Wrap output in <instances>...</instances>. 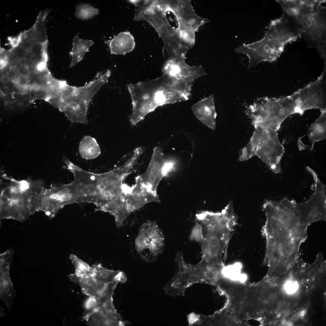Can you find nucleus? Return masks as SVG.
I'll return each instance as SVG.
<instances>
[{
	"label": "nucleus",
	"mask_w": 326,
	"mask_h": 326,
	"mask_svg": "<svg viewBox=\"0 0 326 326\" xmlns=\"http://www.w3.org/2000/svg\"><path fill=\"white\" fill-rule=\"evenodd\" d=\"M79 152L81 156L87 160L95 158L101 154V150L96 139L90 136L83 137L79 145Z\"/></svg>",
	"instance_id": "22"
},
{
	"label": "nucleus",
	"mask_w": 326,
	"mask_h": 326,
	"mask_svg": "<svg viewBox=\"0 0 326 326\" xmlns=\"http://www.w3.org/2000/svg\"><path fill=\"white\" fill-rule=\"evenodd\" d=\"M268 28L261 40L235 49L236 52L247 56L248 68L255 67L261 62L276 61L287 44L301 37V30L294 17L284 11L281 17L271 21Z\"/></svg>",
	"instance_id": "4"
},
{
	"label": "nucleus",
	"mask_w": 326,
	"mask_h": 326,
	"mask_svg": "<svg viewBox=\"0 0 326 326\" xmlns=\"http://www.w3.org/2000/svg\"><path fill=\"white\" fill-rule=\"evenodd\" d=\"M110 70L98 73L85 85H70L64 80L56 79L46 101L63 113L72 123L86 124L87 112L92 98L108 81Z\"/></svg>",
	"instance_id": "5"
},
{
	"label": "nucleus",
	"mask_w": 326,
	"mask_h": 326,
	"mask_svg": "<svg viewBox=\"0 0 326 326\" xmlns=\"http://www.w3.org/2000/svg\"><path fill=\"white\" fill-rule=\"evenodd\" d=\"M53 77L47 63L28 51L13 50L0 55V94L9 100H30L35 91L48 88Z\"/></svg>",
	"instance_id": "2"
},
{
	"label": "nucleus",
	"mask_w": 326,
	"mask_h": 326,
	"mask_svg": "<svg viewBox=\"0 0 326 326\" xmlns=\"http://www.w3.org/2000/svg\"><path fill=\"white\" fill-rule=\"evenodd\" d=\"M68 277L72 281L78 284L83 292L89 297L98 296L107 284L97 281L92 275L79 276L74 273L69 274Z\"/></svg>",
	"instance_id": "19"
},
{
	"label": "nucleus",
	"mask_w": 326,
	"mask_h": 326,
	"mask_svg": "<svg viewBox=\"0 0 326 326\" xmlns=\"http://www.w3.org/2000/svg\"><path fill=\"white\" fill-rule=\"evenodd\" d=\"M92 274L97 281L107 284L114 281L124 273L121 271H115L104 268L101 264H95L91 266Z\"/></svg>",
	"instance_id": "24"
},
{
	"label": "nucleus",
	"mask_w": 326,
	"mask_h": 326,
	"mask_svg": "<svg viewBox=\"0 0 326 326\" xmlns=\"http://www.w3.org/2000/svg\"><path fill=\"white\" fill-rule=\"evenodd\" d=\"M196 117L212 130L216 127V112L213 94L204 99L191 107Z\"/></svg>",
	"instance_id": "17"
},
{
	"label": "nucleus",
	"mask_w": 326,
	"mask_h": 326,
	"mask_svg": "<svg viewBox=\"0 0 326 326\" xmlns=\"http://www.w3.org/2000/svg\"><path fill=\"white\" fill-rule=\"evenodd\" d=\"M73 47L69 54L72 57L70 67L72 68L83 59L89 47L94 44L91 40L80 39L78 35L74 37Z\"/></svg>",
	"instance_id": "23"
},
{
	"label": "nucleus",
	"mask_w": 326,
	"mask_h": 326,
	"mask_svg": "<svg viewBox=\"0 0 326 326\" xmlns=\"http://www.w3.org/2000/svg\"><path fill=\"white\" fill-rule=\"evenodd\" d=\"M0 181V217L22 222L34 214L36 195L44 188L42 180L30 177L18 180L3 174Z\"/></svg>",
	"instance_id": "7"
},
{
	"label": "nucleus",
	"mask_w": 326,
	"mask_h": 326,
	"mask_svg": "<svg viewBox=\"0 0 326 326\" xmlns=\"http://www.w3.org/2000/svg\"><path fill=\"white\" fill-rule=\"evenodd\" d=\"M319 117L311 124L308 131L312 150L315 143L326 139V110L321 111Z\"/></svg>",
	"instance_id": "21"
},
{
	"label": "nucleus",
	"mask_w": 326,
	"mask_h": 326,
	"mask_svg": "<svg viewBox=\"0 0 326 326\" xmlns=\"http://www.w3.org/2000/svg\"><path fill=\"white\" fill-rule=\"evenodd\" d=\"M249 141L240 151L238 161L248 160L256 156L273 173L281 172L280 161L284 152L277 131L262 126H254Z\"/></svg>",
	"instance_id": "9"
},
{
	"label": "nucleus",
	"mask_w": 326,
	"mask_h": 326,
	"mask_svg": "<svg viewBox=\"0 0 326 326\" xmlns=\"http://www.w3.org/2000/svg\"><path fill=\"white\" fill-rule=\"evenodd\" d=\"M134 19L146 21L155 29L164 42L169 58L185 56L180 33L170 25L158 0L143 1L136 6Z\"/></svg>",
	"instance_id": "10"
},
{
	"label": "nucleus",
	"mask_w": 326,
	"mask_h": 326,
	"mask_svg": "<svg viewBox=\"0 0 326 326\" xmlns=\"http://www.w3.org/2000/svg\"><path fill=\"white\" fill-rule=\"evenodd\" d=\"M185 59H168L164 66V72L177 80L192 83L195 79L206 74L202 66H189Z\"/></svg>",
	"instance_id": "14"
},
{
	"label": "nucleus",
	"mask_w": 326,
	"mask_h": 326,
	"mask_svg": "<svg viewBox=\"0 0 326 326\" xmlns=\"http://www.w3.org/2000/svg\"><path fill=\"white\" fill-rule=\"evenodd\" d=\"M127 87L132 100L129 117L132 126L159 106L186 100L176 79L165 74L156 79L129 84Z\"/></svg>",
	"instance_id": "6"
},
{
	"label": "nucleus",
	"mask_w": 326,
	"mask_h": 326,
	"mask_svg": "<svg viewBox=\"0 0 326 326\" xmlns=\"http://www.w3.org/2000/svg\"><path fill=\"white\" fill-rule=\"evenodd\" d=\"M71 260L75 269V273L79 276H85L92 275L91 267L76 255L71 254L70 255Z\"/></svg>",
	"instance_id": "25"
},
{
	"label": "nucleus",
	"mask_w": 326,
	"mask_h": 326,
	"mask_svg": "<svg viewBox=\"0 0 326 326\" xmlns=\"http://www.w3.org/2000/svg\"><path fill=\"white\" fill-rule=\"evenodd\" d=\"M14 250L10 248L0 254V296L10 313L12 304L16 294L9 277L10 264L12 260Z\"/></svg>",
	"instance_id": "15"
},
{
	"label": "nucleus",
	"mask_w": 326,
	"mask_h": 326,
	"mask_svg": "<svg viewBox=\"0 0 326 326\" xmlns=\"http://www.w3.org/2000/svg\"><path fill=\"white\" fill-rule=\"evenodd\" d=\"M262 208L266 221L261 230L266 241L263 266L282 272L291 270L299 261L300 246L307 239L308 227L324 220V213L315 200L298 203L285 197L280 201L266 200Z\"/></svg>",
	"instance_id": "1"
},
{
	"label": "nucleus",
	"mask_w": 326,
	"mask_h": 326,
	"mask_svg": "<svg viewBox=\"0 0 326 326\" xmlns=\"http://www.w3.org/2000/svg\"><path fill=\"white\" fill-rule=\"evenodd\" d=\"M99 10L88 4L81 3L76 7L75 15L82 20L91 19L98 14Z\"/></svg>",
	"instance_id": "26"
},
{
	"label": "nucleus",
	"mask_w": 326,
	"mask_h": 326,
	"mask_svg": "<svg viewBox=\"0 0 326 326\" xmlns=\"http://www.w3.org/2000/svg\"><path fill=\"white\" fill-rule=\"evenodd\" d=\"M126 200L130 213L148 203H161L158 195L154 194L146 187L139 176L136 177L135 184L130 187L129 191L126 193Z\"/></svg>",
	"instance_id": "16"
},
{
	"label": "nucleus",
	"mask_w": 326,
	"mask_h": 326,
	"mask_svg": "<svg viewBox=\"0 0 326 326\" xmlns=\"http://www.w3.org/2000/svg\"><path fill=\"white\" fill-rule=\"evenodd\" d=\"M195 222L200 226L202 240V259L214 266L224 264L229 242L238 217L233 205L228 204L221 212L203 211L196 215Z\"/></svg>",
	"instance_id": "3"
},
{
	"label": "nucleus",
	"mask_w": 326,
	"mask_h": 326,
	"mask_svg": "<svg viewBox=\"0 0 326 326\" xmlns=\"http://www.w3.org/2000/svg\"><path fill=\"white\" fill-rule=\"evenodd\" d=\"M191 240L195 241L201 243L202 240L201 229L198 223L195 222V225L192 231L190 236Z\"/></svg>",
	"instance_id": "27"
},
{
	"label": "nucleus",
	"mask_w": 326,
	"mask_h": 326,
	"mask_svg": "<svg viewBox=\"0 0 326 326\" xmlns=\"http://www.w3.org/2000/svg\"><path fill=\"white\" fill-rule=\"evenodd\" d=\"M164 240L156 222L149 220L140 228L135 240V248L143 260L152 262L162 251Z\"/></svg>",
	"instance_id": "11"
},
{
	"label": "nucleus",
	"mask_w": 326,
	"mask_h": 326,
	"mask_svg": "<svg viewBox=\"0 0 326 326\" xmlns=\"http://www.w3.org/2000/svg\"><path fill=\"white\" fill-rule=\"evenodd\" d=\"M324 0H289L286 9L299 24L302 37L326 63V8Z\"/></svg>",
	"instance_id": "8"
},
{
	"label": "nucleus",
	"mask_w": 326,
	"mask_h": 326,
	"mask_svg": "<svg viewBox=\"0 0 326 326\" xmlns=\"http://www.w3.org/2000/svg\"><path fill=\"white\" fill-rule=\"evenodd\" d=\"M106 43L111 54L115 55H124L130 52L135 45L133 37L128 32H121Z\"/></svg>",
	"instance_id": "20"
},
{
	"label": "nucleus",
	"mask_w": 326,
	"mask_h": 326,
	"mask_svg": "<svg viewBox=\"0 0 326 326\" xmlns=\"http://www.w3.org/2000/svg\"><path fill=\"white\" fill-rule=\"evenodd\" d=\"M298 288V284L296 282L289 281L286 283L284 288L286 292L291 294L295 292Z\"/></svg>",
	"instance_id": "28"
},
{
	"label": "nucleus",
	"mask_w": 326,
	"mask_h": 326,
	"mask_svg": "<svg viewBox=\"0 0 326 326\" xmlns=\"http://www.w3.org/2000/svg\"><path fill=\"white\" fill-rule=\"evenodd\" d=\"M170 6L178 18L181 34L183 38L195 39V33L199 27L209 22L208 19L201 18L196 14L191 0H171Z\"/></svg>",
	"instance_id": "13"
},
{
	"label": "nucleus",
	"mask_w": 326,
	"mask_h": 326,
	"mask_svg": "<svg viewBox=\"0 0 326 326\" xmlns=\"http://www.w3.org/2000/svg\"><path fill=\"white\" fill-rule=\"evenodd\" d=\"M177 169V161L174 157L167 158L159 146L154 147L152 156L145 172L139 175L146 187L152 193L158 195L157 187L160 181L170 172Z\"/></svg>",
	"instance_id": "12"
},
{
	"label": "nucleus",
	"mask_w": 326,
	"mask_h": 326,
	"mask_svg": "<svg viewBox=\"0 0 326 326\" xmlns=\"http://www.w3.org/2000/svg\"><path fill=\"white\" fill-rule=\"evenodd\" d=\"M126 193L124 192L118 197L105 205L100 211L108 213L114 218L117 227L120 228L131 214L129 211L126 200Z\"/></svg>",
	"instance_id": "18"
}]
</instances>
